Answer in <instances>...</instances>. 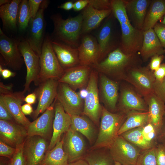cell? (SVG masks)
<instances>
[{
  "label": "cell",
  "mask_w": 165,
  "mask_h": 165,
  "mask_svg": "<svg viewBox=\"0 0 165 165\" xmlns=\"http://www.w3.org/2000/svg\"><path fill=\"white\" fill-rule=\"evenodd\" d=\"M18 42L6 35L0 28V54L5 64L14 71L20 70L24 63Z\"/></svg>",
  "instance_id": "30bf717a"
},
{
  "label": "cell",
  "mask_w": 165,
  "mask_h": 165,
  "mask_svg": "<svg viewBox=\"0 0 165 165\" xmlns=\"http://www.w3.org/2000/svg\"><path fill=\"white\" fill-rule=\"evenodd\" d=\"M62 140L63 149L67 156L69 163L83 158L86 145L81 134L70 128Z\"/></svg>",
  "instance_id": "2e32d148"
},
{
  "label": "cell",
  "mask_w": 165,
  "mask_h": 165,
  "mask_svg": "<svg viewBox=\"0 0 165 165\" xmlns=\"http://www.w3.org/2000/svg\"><path fill=\"white\" fill-rule=\"evenodd\" d=\"M68 165H89L87 162L83 158L74 162L69 163Z\"/></svg>",
  "instance_id": "680465c9"
},
{
  "label": "cell",
  "mask_w": 165,
  "mask_h": 165,
  "mask_svg": "<svg viewBox=\"0 0 165 165\" xmlns=\"http://www.w3.org/2000/svg\"><path fill=\"white\" fill-rule=\"evenodd\" d=\"M148 122V112L131 111L127 113V118L118 132V135L130 130L142 127Z\"/></svg>",
  "instance_id": "1f68e13d"
},
{
  "label": "cell",
  "mask_w": 165,
  "mask_h": 165,
  "mask_svg": "<svg viewBox=\"0 0 165 165\" xmlns=\"http://www.w3.org/2000/svg\"><path fill=\"white\" fill-rule=\"evenodd\" d=\"M48 4V1L43 0L35 17L31 19L28 35L26 38L33 51L39 56L45 36L44 11Z\"/></svg>",
  "instance_id": "9c48e42d"
},
{
  "label": "cell",
  "mask_w": 165,
  "mask_h": 165,
  "mask_svg": "<svg viewBox=\"0 0 165 165\" xmlns=\"http://www.w3.org/2000/svg\"><path fill=\"white\" fill-rule=\"evenodd\" d=\"M43 1V0H28L31 19H33L35 17Z\"/></svg>",
  "instance_id": "681fc988"
},
{
  "label": "cell",
  "mask_w": 165,
  "mask_h": 165,
  "mask_svg": "<svg viewBox=\"0 0 165 165\" xmlns=\"http://www.w3.org/2000/svg\"><path fill=\"white\" fill-rule=\"evenodd\" d=\"M77 48L80 65L91 66L98 62V46L95 37L84 35Z\"/></svg>",
  "instance_id": "7402d4cb"
},
{
  "label": "cell",
  "mask_w": 165,
  "mask_h": 165,
  "mask_svg": "<svg viewBox=\"0 0 165 165\" xmlns=\"http://www.w3.org/2000/svg\"><path fill=\"white\" fill-rule=\"evenodd\" d=\"M73 4L72 1L67 2L58 6V8L66 10H69L73 9Z\"/></svg>",
  "instance_id": "6f0895ef"
},
{
  "label": "cell",
  "mask_w": 165,
  "mask_h": 165,
  "mask_svg": "<svg viewBox=\"0 0 165 165\" xmlns=\"http://www.w3.org/2000/svg\"><path fill=\"white\" fill-rule=\"evenodd\" d=\"M153 73L156 80L162 81L165 77V63L161 64L159 68L153 72Z\"/></svg>",
  "instance_id": "f907efd6"
},
{
  "label": "cell",
  "mask_w": 165,
  "mask_h": 165,
  "mask_svg": "<svg viewBox=\"0 0 165 165\" xmlns=\"http://www.w3.org/2000/svg\"><path fill=\"white\" fill-rule=\"evenodd\" d=\"M58 81L49 79L40 83L35 90L38 103L36 109L33 113L34 119L37 118L39 114L43 113L56 98Z\"/></svg>",
  "instance_id": "5bb4252c"
},
{
  "label": "cell",
  "mask_w": 165,
  "mask_h": 165,
  "mask_svg": "<svg viewBox=\"0 0 165 165\" xmlns=\"http://www.w3.org/2000/svg\"><path fill=\"white\" fill-rule=\"evenodd\" d=\"M153 91L155 95L165 103V77L160 81L155 79Z\"/></svg>",
  "instance_id": "b9f144b4"
},
{
  "label": "cell",
  "mask_w": 165,
  "mask_h": 165,
  "mask_svg": "<svg viewBox=\"0 0 165 165\" xmlns=\"http://www.w3.org/2000/svg\"><path fill=\"white\" fill-rule=\"evenodd\" d=\"M156 158L157 165H165V145L162 143L156 146Z\"/></svg>",
  "instance_id": "bcb514c9"
},
{
  "label": "cell",
  "mask_w": 165,
  "mask_h": 165,
  "mask_svg": "<svg viewBox=\"0 0 165 165\" xmlns=\"http://www.w3.org/2000/svg\"><path fill=\"white\" fill-rule=\"evenodd\" d=\"M56 99L65 112L71 116L82 114L84 105L83 99L79 93L76 92L68 84L59 82Z\"/></svg>",
  "instance_id": "8fae6325"
},
{
  "label": "cell",
  "mask_w": 165,
  "mask_h": 165,
  "mask_svg": "<svg viewBox=\"0 0 165 165\" xmlns=\"http://www.w3.org/2000/svg\"><path fill=\"white\" fill-rule=\"evenodd\" d=\"M142 134L146 141L153 146H156V141L158 140L159 134L153 125L148 122L141 127Z\"/></svg>",
  "instance_id": "ab89813d"
},
{
  "label": "cell",
  "mask_w": 165,
  "mask_h": 165,
  "mask_svg": "<svg viewBox=\"0 0 165 165\" xmlns=\"http://www.w3.org/2000/svg\"><path fill=\"white\" fill-rule=\"evenodd\" d=\"M164 117H165V115H164Z\"/></svg>",
  "instance_id": "003e7915"
},
{
  "label": "cell",
  "mask_w": 165,
  "mask_h": 165,
  "mask_svg": "<svg viewBox=\"0 0 165 165\" xmlns=\"http://www.w3.org/2000/svg\"><path fill=\"white\" fill-rule=\"evenodd\" d=\"M40 57L39 84L49 79L58 80L64 70L60 65L53 49L51 37L45 36Z\"/></svg>",
  "instance_id": "277c9868"
},
{
  "label": "cell",
  "mask_w": 165,
  "mask_h": 165,
  "mask_svg": "<svg viewBox=\"0 0 165 165\" xmlns=\"http://www.w3.org/2000/svg\"><path fill=\"white\" fill-rule=\"evenodd\" d=\"M158 140L161 142V143L165 145V117H164L163 125Z\"/></svg>",
  "instance_id": "9f6ffc18"
},
{
  "label": "cell",
  "mask_w": 165,
  "mask_h": 165,
  "mask_svg": "<svg viewBox=\"0 0 165 165\" xmlns=\"http://www.w3.org/2000/svg\"><path fill=\"white\" fill-rule=\"evenodd\" d=\"M22 0H12L10 3L0 6V17L3 27L11 30H15L17 26L18 15Z\"/></svg>",
  "instance_id": "f546056e"
},
{
  "label": "cell",
  "mask_w": 165,
  "mask_h": 165,
  "mask_svg": "<svg viewBox=\"0 0 165 165\" xmlns=\"http://www.w3.org/2000/svg\"><path fill=\"white\" fill-rule=\"evenodd\" d=\"M52 47L61 67L65 70L79 64L78 48L51 40Z\"/></svg>",
  "instance_id": "603a6c76"
},
{
  "label": "cell",
  "mask_w": 165,
  "mask_h": 165,
  "mask_svg": "<svg viewBox=\"0 0 165 165\" xmlns=\"http://www.w3.org/2000/svg\"><path fill=\"white\" fill-rule=\"evenodd\" d=\"M156 146L141 152L136 165H157Z\"/></svg>",
  "instance_id": "f35d334b"
},
{
  "label": "cell",
  "mask_w": 165,
  "mask_h": 165,
  "mask_svg": "<svg viewBox=\"0 0 165 165\" xmlns=\"http://www.w3.org/2000/svg\"><path fill=\"white\" fill-rule=\"evenodd\" d=\"M68 157L63 147L62 140L48 151L39 165H68Z\"/></svg>",
  "instance_id": "836d02e7"
},
{
  "label": "cell",
  "mask_w": 165,
  "mask_h": 165,
  "mask_svg": "<svg viewBox=\"0 0 165 165\" xmlns=\"http://www.w3.org/2000/svg\"><path fill=\"white\" fill-rule=\"evenodd\" d=\"M11 1L12 0H0V6L10 3Z\"/></svg>",
  "instance_id": "94428289"
},
{
  "label": "cell",
  "mask_w": 165,
  "mask_h": 165,
  "mask_svg": "<svg viewBox=\"0 0 165 165\" xmlns=\"http://www.w3.org/2000/svg\"><path fill=\"white\" fill-rule=\"evenodd\" d=\"M21 110L25 115H31L33 112V109L31 105L26 103L21 106Z\"/></svg>",
  "instance_id": "11a10c76"
},
{
  "label": "cell",
  "mask_w": 165,
  "mask_h": 165,
  "mask_svg": "<svg viewBox=\"0 0 165 165\" xmlns=\"http://www.w3.org/2000/svg\"><path fill=\"white\" fill-rule=\"evenodd\" d=\"M16 151V148L12 147L0 140V156L10 159Z\"/></svg>",
  "instance_id": "f6af8a7d"
},
{
  "label": "cell",
  "mask_w": 165,
  "mask_h": 165,
  "mask_svg": "<svg viewBox=\"0 0 165 165\" xmlns=\"http://www.w3.org/2000/svg\"><path fill=\"white\" fill-rule=\"evenodd\" d=\"M123 80L132 86L143 97L153 93L155 78L153 72L147 65L134 67L130 69Z\"/></svg>",
  "instance_id": "5b68a950"
},
{
  "label": "cell",
  "mask_w": 165,
  "mask_h": 165,
  "mask_svg": "<svg viewBox=\"0 0 165 165\" xmlns=\"http://www.w3.org/2000/svg\"><path fill=\"white\" fill-rule=\"evenodd\" d=\"M88 4V0H78L74 3L73 9L75 11H78L85 8Z\"/></svg>",
  "instance_id": "816d5d0a"
},
{
  "label": "cell",
  "mask_w": 165,
  "mask_h": 165,
  "mask_svg": "<svg viewBox=\"0 0 165 165\" xmlns=\"http://www.w3.org/2000/svg\"><path fill=\"white\" fill-rule=\"evenodd\" d=\"M120 135L142 150L154 147L145 139L142 132L141 127L130 130Z\"/></svg>",
  "instance_id": "e575fe53"
},
{
  "label": "cell",
  "mask_w": 165,
  "mask_h": 165,
  "mask_svg": "<svg viewBox=\"0 0 165 165\" xmlns=\"http://www.w3.org/2000/svg\"><path fill=\"white\" fill-rule=\"evenodd\" d=\"M88 4L100 10L111 9V0H88Z\"/></svg>",
  "instance_id": "7bdbcfd3"
},
{
  "label": "cell",
  "mask_w": 165,
  "mask_h": 165,
  "mask_svg": "<svg viewBox=\"0 0 165 165\" xmlns=\"http://www.w3.org/2000/svg\"><path fill=\"white\" fill-rule=\"evenodd\" d=\"M112 13L111 9L98 10L88 4L81 13L83 19L82 34H86L97 28L102 21Z\"/></svg>",
  "instance_id": "4316f807"
},
{
  "label": "cell",
  "mask_w": 165,
  "mask_h": 165,
  "mask_svg": "<svg viewBox=\"0 0 165 165\" xmlns=\"http://www.w3.org/2000/svg\"><path fill=\"white\" fill-rule=\"evenodd\" d=\"M45 139L37 136L28 137L23 146L26 165H39L48 147Z\"/></svg>",
  "instance_id": "e0dca14e"
},
{
  "label": "cell",
  "mask_w": 165,
  "mask_h": 165,
  "mask_svg": "<svg viewBox=\"0 0 165 165\" xmlns=\"http://www.w3.org/2000/svg\"><path fill=\"white\" fill-rule=\"evenodd\" d=\"M2 77L4 79H6L16 75V73L7 69H3L0 72Z\"/></svg>",
  "instance_id": "db71d44e"
},
{
  "label": "cell",
  "mask_w": 165,
  "mask_h": 165,
  "mask_svg": "<svg viewBox=\"0 0 165 165\" xmlns=\"http://www.w3.org/2000/svg\"><path fill=\"white\" fill-rule=\"evenodd\" d=\"M24 94L23 91H8L0 93V98L5 104L16 122L27 128L31 122L21 110V105L24 101Z\"/></svg>",
  "instance_id": "d6986e66"
},
{
  "label": "cell",
  "mask_w": 165,
  "mask_h": 165,
  "mask_svg": "<svg viewBox=\"0 0 165 165\" xmlns=\"http://www.w3.org/2000/svg\"><path fill=\"white\" fill-rule=\"evenodd\" d=\"M115 165H122L120 163H119L115 161Z\"/></svg>",
  "instance_id": "be15d7a7"
},
{
  "label": "cell",
  "mask_w": 165,
  "mask_h": 165,
  "mask_svg": "<svg viewBox=\"0 0 165 165\" xmlns=\"http://www.w3.org/2000/svg\"><path fill=\"white\" fill-rule=\"evenodd\" d=\"M108 148L114 160L122 165H136L141 150L120 135L116 137Z\"/></svg>",
  "instance_id": "ba28073f"
},
{
  "label": "cell",
  "mask_w": 165,
  "mask_h": 165,
  "mask_svg": "<svg viewBox=\"0 0 165 165\" xmlns=\"http://www.w3.org/2000/svg\"><path fill=\"white\" fill-rule=\"evenodd\" d=\"M100 88L103 102L110 111H116L119 98L118 82L103 75L100 78Z\"/></svg>",
  "instance_id": "484cf974"
},
{
  "label": "cell",
  "mask_w": 165,
  "mask_h": 165,
  "mask_svg": "<svg viewBox=\"0 0 165 165\" xmlns=\"http://www.w3.org/2000/svg\"><path fill=\"white\" fill-rule=\"evenodd\" d=\"M120 90L118 100L119 112L127 114L133 110L148 112V105L143 97L130 84H123Z\"/></svg>",
  "instance_id": "7c38bea8"
},
{
  "label": "cell",
  "mask_w": 165,
  "mask_h": 165,
  "mask_svg": "<svg viewBox=\"0 0 165 165\" xmlns=\"http://www.w3.org/2000/svg\"><path fill=\"white\" fill-rule=\"evenodd\" d=\"M26 128L13 122L0 120V140L16 148L23 144L28 137Z\"/></svg>",
  "instance_id": "9a60e30c"
},
{
  "label": "cell",
  "mask_w": 165,
  "mask_h": 165,
  "mask_svg": "<svg viewBox=\"0 0 165 165\" xmlns=\"http://www.w3.org/2000/svg\"><path fill=\"white\" fill-rule=\"evenodd\" d=\"M108 18L100 28L97 35L99 48L98 62L116 49L113 39L112 21L109 17Z\"/></svg>",
  "instance_id": "83f0119b"
},
{
  "label": "cell",
  "mask_w": 165,
  "mask_h": 165,
  "mask_svg": "<svg viewBox=\"0 0 165 165\" xmlns=\"http://www.w3.org/2000/svg\"><path fill=\"white\" fill-rule=\"evenodd\" d=\"M18 47L27 69L25 82L23 91L25 93L29 91L30 86L32 82L36 86L39 85L40 57L33 51L26 39L19 41Z\"/></svg>",
  "instance_id": "52a82bcc"
},
{
  "label": "cell",
  "mask_w": 165,
  "mask_h": 165,
  "mask_svg": "<svg viewBox=\"0 0 165 165\" xmlns=\"http://www.w3.org/2000/svg\"><path fill=\"white\" fill-rule=\"evenodd\" d=\"M164 58L163 55L156 54L151 57L150 62L148 65L150 69L154 72L159 67L161 63Z\"/></svg>",
  "instance_id": "c3c4849f"
},
{
  "label": "cell",
  "mask_w": 165,
  "mask_h": 165,
  "mask_svg": "<svg viewBox=\"0 0 165 165\" xmlns=\"http://www.w3.org/2000/svg\"><path fill=\"white\" fill-rule=\"evenodd\" d=\"M24 143L16 148V151L10 159L11 165H26L24 154Z\"/></svg>",
  "instance_id": "60d3db41"
},
{
  "label": "cell",
  "mask_w": 165,
  "mask_h": 165,
  "mask_svg": "<svg viewBox=\"0 0 165 165\" xmlns=\"http://www.w3.org/2000/svg\"><path fill=\"white\" fill-rule=\"evenodd\" d=\"M150 0H125L128 18L134 27L142 30Z\"/></svg>",
  "instance_id": "cb8c5ba5"
},
{
  "label": "cell",
  "mask_w": 165,
  "mask_h": 165,
  "mask_svg": "<svg viewBox=\"0 0 165 165\" xmlns=\"http://www.w3.org/2000/svg\"><path fill=\"white\" fill-rule=\"evenodd\" d=\"M71 124V116L65 112L61 104L56 99L54 105L53 133L48 145V151L52 149L57 142L60 140L63 134L68 131Z\"/></svg>",
  "instance_id": "ac0fdd59"
},
{
  "label": "cell",
  "mask_w": 165,
  "mask_h": 165,
  "mask_svg": "<svg viewBox=\"0 0 165 165\" xmlns=\"http://www.w3.org/2000/svg\"><path fill=\"white\" fill-rule=\"evenodd\" d=\"M91 70L90 66L79 65L64 70L59 82L68 85L73 90L86 87Z\"/></svg>",
  "instance_id": "ffe728a7"
},
{
  "label": "cell",
  "mask_w": 165,
  "mask_h": 165,
  "mask_svg": "<svg viewBox=\"0 0 165 165\" xmlns=\"http://www.w3.org/2000/svg\"><path fill=\"white\" fill-rule=\"evenodd\" d=\"M120 24L121 35L119 48L127 55L137 54L142 46L144 31L134 27L131 24Z\"/></svg>",
  "instance_id": "4fadbf2b"
},
{
  "label": "cell",
  "mask_w": 165,
  "mask_h": 165,
  "mask_svg": "<svg viewBox=\"0 0 165 165\" xmlns=\"http://www.w3.org/2000/svg\"><path fill=\"white\" fill-rule=\"evenodd\" d=\"M163 18L162 21H161V23L165 24V15L163 16Z\"/></svg>",
  "instance_id": "6125c7cd"
},
{
  "label": "cell",
  "mask_w": 165,
  "mask_h": 165,
  "mask_svg": "<svg viewBox=\"0 0 165 165\" xmlns=\"http://www.w3.org/2000/svg\"><path fill=\"white\" fill-rule=\"evenodd\" d=\"M165 15V0H153L148 9L144 23V31L153 28L159 20Z\"/></svg>",
  "instance_id": "4dcf8cb0"
},
{
  "label": "cell",
  "mask_w": 165,
  "mask_h": 165,
  "mask_svg": "<svg viewBox=\"0 0 165 165\" xmlns=\"http://www.w3.org/2000/svg\"><path fill=\"white\" fill-rule=\"evenodd\" d=\"M127 115V113L120 112H112L102 106L99 133L91 150L104 148H108L118 136V132Z\"/></svg>",
  "instance_id": "3957f363"
},
{
  "label": "cell",
  "mask_w": 165,
  "mask_h": 165,
  "mask_svg": "<svg viewBox=\"0 0 165 165\" xmlns=\"http://www.w3.org/2000/svg\"><path fill=\"white\" fill-rule=\"evenodd\" d=\"M164 59H165V56H164Z\"/></svg>",
  "instance_id": "03108f58"
},
{
  "label": "cell",
  "mask_w": 165,
  "mask_h": 165,
  "mask_svg": "<svg viewBox=\"0 0 165 165\" xmlns=\"http://www.w3.org/2000/svg\"><path fill=\"white\" fill-rule=\"evenodd\" d=\"M97 73L92 70L86 87L87 94L84 98L82 115L87 117L94 123L98 125L101 116L102 106L99 102L98 88Z\"/></svg>",
  "instance_id": "8992f818"
},
{
  "label": "cell",
  "mask_w": 165,
  "mask_h": 165,
  "mask_svg": "<svg viewBox=\"0 0 165 165\" xmlns=\"http://www.w3.org/2000/svg\"><path fill=\"white\" fill-rule=\"evenodd\" d=\"M0 119L9 121L15 120L2 100L0 98Z\"/></svg>",
  "instance_id": "7dc6e473"
},
{
  "label": "cell",
  "mask_w": 165,
  "mask_h": 165,
  "mask_svg": "<svg viewBox=\"0 0 165 165\" xmlns=\"http://www.w3.org/2000/svg\"><path fill=\"white\" fill-rule=\"evenodd\" d=\"M6 165H11L10 160H9V162L8 163H7V164Z\"/></svg>",
  "instance_id": "e7e4bbea"
},
{
  "label": "cell",
  "mask_w": 165,
  "mask_h": 165,
  "mask_svg": "<svg viewBox=\"0 0 165 165\" xmlns=\"http://www.w3.org/2000/svg\"><path fill=\"white\" fill-rule=\"evenodd\" d=\"M153 29L165 51V24L157 23Z\"/></svg>",
  "instance_id": "ee69618b"
},
{
  "label": "cell",
  "mask_w": 165,
  "mask_h": 165,
  "mask_svg": "<svg viewBox=\"0 0 165 165\" xmlns=\"http://www.w3.org/2000/svg\"><path fill=\"white\" fill-rule=\"evenodd\" d=\"M143 98L148 107V122L153 125L160 134L163 122L165 103L153 93Z\"/></svg>",
  "instance_id": "d4e9b609"
},
{
  "label": "cell",
  "mask_w": 165,
  "mask_h": 165,
  "mask_svg": "<svg viewBox=\"0 0 165 165\" xmlns=\"http://www.w3.org/2000/svg\"><path fill=\"white\" fill-rule=\"evenodd\" d=\"M89 165H115L109 152L100 151L98 149L91 151L83 158Z\"/></svg>",
  "instance_id": "d590c367"
},
{
  "label": "cell",
  "mask_w": 165,
  "mask_h": 165,
  "mask_svg": "<svg viewBox=\"0 0 165 165\" xmlns=\"http://www.w3.org/2000/svg\"><path fill=\"white\" fill-rule=\"evenodd\" d=\"M142 61L138 54H126L119 47L109 53L103 60L91 66L107 75L123 80L129 71L141 65Z\"/></svg>",
  "instance_id": "6da1fadb"
},
{
  "label": "cell",
  "mask_w": 165,
  "mask_h": 165,
  "mask_svg": "<svg viewBox=\"0 0 165 165\" xmlns=\"http://www.w3.org/2000/svg\"><path fill=\"white\" fill-rule=\"evenodd\" d=\"M56 99L40 116L31 122L26 128L28 137L37 136L45 139L48 138L53 125Z\"/></svg>",
  "instance_id": "44dd1931"
},
{
  "label": "cell",
  "mask_w": 165,
  "mask_h": 165,
  "mask_svg": "<svg viewBox=\"0 0 165 165\" xmlns=\"http://www.w3.org/2000/svg\"><path fill=\"white\" fill-rule=\"evenodd\" d=\"M111 5L112 13L120 24H131L127 14L125 0H111Z\"/></svg>",
  "instance_id": "74e56055"
},
{
  "label": "cell",
  "mask_w": 165,
  "mask_h": 165,
  "mask_svg": "<svg viewBox=\"0 0 165 165\" xmlns=\"http://www.w3.org/2000/svg\"><path fill=\"white\" fill-rule=\"evenodd\" d=\"M87 93V92L86 89H82L80 90V93H79V94L81 97L82 98V97H84L85 98L86 95Z\"/></svg>",
  "instance_id": "91938a15"
},
{
  "label": "cell",
  "mask_w": 165,
  "mask_h": 165,
  "mask_svg": "<svg viewBox=\"0 0 165 165\" xmlns=\"http://www.w3.org/2000/svg\"><path fill=\"white\" fill-rule=\"evenodd\" d=\"M140 52L144 62L155 55H163L165 53L153 28L144 31V39Z\"/></svg>",
  "instance_id": "f1b7e54d"
},
{
  "label": "cell",
  "mask_w": 165,
  "mask_h": 165,
  "mask_svg": "<svg viewBox=\"0 0 165 165\" xmlns=\"http://www.w3.org/2000/svg\"><path fill=\"white\" fill-rule=\"evenodd\" d=\"M31 18L28 0H22L19 7L17 26L19 30L23 31L28 28Z\"/></svg>",
  "instance_id": "8d00e7d4"
},
{
  "label": "cell",
  "mask_w": 165,
  "mask_h": 165,
  "mask_svg": "<svg viewBox=\"0 0 165 165\" xmlns=\"http://www.w3.org/2000/svg\"><path fill=\"white\" fill-rule=\"evenodd\" d=\"M71 116L72 124L70 128L84 135L90 143L92 142L95 133L92 123L85 116L73 115Z\"/></svg>",
  "instance_id": "d6a6232c"
},
{
  "label": "cell",
  "mask_w": 165,
  "mask_h": 165,
  "mask_svg": "<svg viewBox=\"0 0 165 165\" xmlns=\"http://www.w3.org/2000/svg\"><path fill=\"white\" fill-rule=\"evenodd\" d=\"M37 99L36 95L34 92L28 95L25 97L24 101L27 103L31 105L34 104L36 102Z\"/></svg>",
  "instance_id": "f5cc1de1"
},
{
  "label": "cell",
  "mask_w": 165,
  "mask_h": 165,
  "mask_svg": "<svg viewBox=\"0 0 165 165\" xmlns=\"http://www.w3.org/2000/svg\"><path fill=\"white\" fill-rule=\"evenodd\" d=\"M50 18L54 27L53 35L54 38L51 40L78 47L82 34L83 19L81 13L66 19L57 13L52 15Z\"/></svg>",
  "instance_id": "7a4b0ae2"
}]
</instances>
